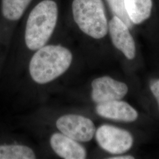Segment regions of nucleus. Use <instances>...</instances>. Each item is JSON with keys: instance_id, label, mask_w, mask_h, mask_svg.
I'll list each match as a JSON object with an SVG mask.
<instances>
[{"instance_id": "ddd939ff", "label": "nucleus", "mask_w": 159, "mask_h": 159, "mask_svg": "<svg viewBox=\"0 0 159 159\" xmlns=\"http://www.w3.org/2000/svg\"><path fill=\"white\" fill-rule=\"evenodd\" d=\"M114 16L120 19L125 25L131 29L133 24L131 21L125 9V0H106Z\"/></svg>"}, {"instance_id": "f03ea898", "label": "nucleus", "mask_w": 159, "mask_h": 159, "mask_svg": "<svg viewBox=\"0 0 159 159\" xmlns=\"http://www.w3.org/2000/svg\"><path fill=\"white\" fill-rule=\"evenodd\" d=\"M58 18L56 2L44 0L32 10L29 15L25 32L26 46L37 50L45 46L55 29Z\"/></svg>"}, {"instance_id": "9d476101", "label": "nucleus", "mask_w": 159, "mask_h": 159, "mask_svg": "<svg viewBox=\"0 0 159 159\" xmlns=\"http://www.w3.org/2000/svg\"><path fill=\"white\" fill-rule=\"evenodd\" d=\"M127 15L133 24H141L150 17L152 0H125Z\"/></svg>"}, {"instance_id": "9b49d317", "label": "nucleus", "mask_w": 159, "mask_h": 159, "mask_svg": "<svg viewBox=\"0 0 159 159\" xmlns=\"http://www.w3.org/2000/svg\"><path fill=\"white\" fill-rule=\"evenodd\" d=\"M32 0H2V13L11 21L19 20Z\"/></svg>"}, {"instance_id": "423d86ee", "label": "nucleus", "mask_w": 159, "mask_h": 159, "mask_svg": "<svg viewBox=\"0 0 159 159\" xmlns=\"http://www.w3.org/2000/svg\"><path fill=\"white\" fill-rule=\"evenodd\" d=\"M91 98L97 104L120 100L127 94L129 89L125 83L104 76L91 83Z\"/></svg>"}, {"instance_id": "f8f14e48", "label": "nucleus", "mask_w": 159, "mask_h": 159, "mask_svg": "<svg viewBox=\"0 0 159 159\" xmlns=\"http://www.w3.org/2000/svg\"><path fill=\"white\" fill-rule=\"evenodd\" d=\"M36 158L31 148L23 145L0 146V159H34Z\"/></svg>"}, {"instance_id": "6e6552de", "label": "nucleus", "mask_w": 159, "mask_h": 159, "mask_svg": "<svg viewBox=\"0 0 159 159\" xmlns=\"http://www.w3.org/2000/svg\"><path fill=\"white\" fill-rule=\"evenodd\" d=\"M96 111L103 118L129 123L136 121L139 116L136 109L129 103L120 100L98 104Z\"/></svg>"}, {"instance_id": "f257e3e1", "label": "nucleus", "mask_w": 159, "mask_h": 159, "mask_svg": "<svg viewBox=\"0 0 159 159\" xmlns=\"http://www.w3.org/2000/svg\"><path fill=\"white\" fill-rule=\"evenodd\" d=\"M73 60L70 51L59 45H48L37 50L32 57L29 71L37 83L51 82L68 70Z\"/></svg>"}, {"instance_id": "2eb2a0df", "label": "nucleus", "mask_w": 159, "mask_h": 159, "mask_svg": "<svg viewBox=\"0 0 159 159\" xmlns=\"http://www.w3.org/2000/svg\"><path fill=\"white\" fill-rule=\"evenodd\" d=\"M110 159H134V157L130 155H126V156H114L113 157H110Z\"/></svg>"}, {"instance_id": "4468645a", "label": "nucleus", "mask_w": 159, "mask_h": 159, "mask_svg": "<svg viewBox=\"0 0 159 159\" xmlns=\"http://www.w3.org/2000/svg\"><path fill=\"white\" fill-rule=\"evenodd\" d=\"M150 89L157 101L159 110V79L154 80L152 81Z\"/></svg>"}, {"instance_id": "0eeeda50", "label": "nucleus", "mask_w": 159, "mask_h": 159, "mask_svg": "<svg viewBox=\"0 0 159 159\" xmlns=\"http://www.w3.org/2000/svg\"><path fill=\"white\" fill-rule=\"evenodd\" d=\"M108 31L114 47L129 60L136 56L135 42L129 27L120 19L114 16L108 23Z\"/></svg>"}, {"instance_id": "1a4fd4ad", "label": "nucleus", "mask_w": 159, "mask_h": 159, "mask_svg": "<svg viewBox=\"0 0 159 159\" xmlns=\"http://www.w3.org/2000/svg\"><path fill=\"white\" fill-rule=\"evenodd\" d=\"M50 145L58 156L65 159H84L87 153L78 142L61 133H54L51 137Z\"/></svg>"}, {"instance_id": "7ed1b4c3", "label": "nucleus", "mask_w": 159, "mask_h": 159, "mask_svg": "<svg viewBox=\"0 0 159 159\" xmlns=\"http://www.w3.org/2000/svg\"><path fill=\"white\" fill-rule=\"evenodd\" d=\"M72 9L74 21L83 33L95 39L106 35L108 23L102 0H73Z\"/></svg>"}, {"instance_id": "20e7f679", "label": "nucleus", "mask_w": 159, "mask_h": 159, "mask_svg": "<svg viewBox=\"0 0 159 159\" xmlns=\"http://www.w3.org/2000/svg\"><path fill=\"white\" fill-rule=\"evenodd\" d=\"M95 134L98 145L110 153H124L133 144V137L130 132L113 125H101Z\"/></svg>"}, {"instance_id": "39448f33", "label": "nucleus", "mask_w": 159, "mask_h": 159, "mask_svg": "<svg viewBox=\"0 0 159 159\" xmlns=\"http://www.w3.org/2000/svg\"><path fill=\"white\" fill-rule=\"evenodd\" d=\"M57 129L63 134L78 142L90 141L96 129L91 120L76 114H68L60 117L56 122Z\"/></svg>"}]
</instances>
